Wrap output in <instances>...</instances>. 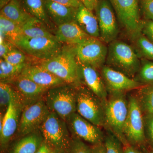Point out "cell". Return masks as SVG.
Listing matches in <instances>:
<instances>
[{
	"instance_id": "d4e9b609",
	"label": "cell",
	"mask_w": 153,
	"mask_h": 153,
	"mask_svg": "<svg viewBox=\"0 0 153 153\" xmlns=\"http://www.w3.org/2000/svg\"><path fill=\"white\" fill-rule=\"evenodd\" d=\"M22 35L30 38H56L44 23L33 17L22 26Z\"/></svg>"
},
{
	"instance_id": "30bf717a",
	"label": "cell",
	"mask_w": 153,
	"mask_h": 153,
	"mask_svg": "<svg viewBox=\"0 0 153 153\" xmlns=\"http://www.w3.org/2000/svg\"><path fill=\"white\" fill-rule=\"evenodd\" d=\"M105 44L100 38L90 37L74 45L77 61L100 70L106 62L108 47Z\"/></svg>"
},
{
	"instance_id": "ba28073f",
	"label": "cell",
	"mask_w": 153,
	"mask_h": 153,
	"mask_svg": "<svg viewBox=\"0 0 153 153\" xmlns=\"http://www.w3.org/2000/svg\"><path fill=\"white\" fill-rule=\"evenodd\" d=\"M120 24L133 41L142 33L143 21L140 16L138 0H109Z\"/></svg>"
},
{
	"instance_id": "cb8c5ba5",
	"label": "cell",
	"mask_w": 153,
	"mask_h": 153,
	"mask_svg": "<svg viewBox=\"0 0 153 153\" xmlns=\"http://www.w3.org/2000/svg\"><path fill=\"white\" fill-rule=\"evenodd\" d=\"M22 4L28 13L40 20L52 31L57 27L50 20L46 10L45 0H22Z\"/></svg>"
},
{
	"instance_id": "e0dca14e",
	"label": "cell",
	"mask_w": 153,
	"mask_h": 153,
	"mask_svg": "<svg viewBox=\"0 0 153 153\" xmlns=\"http://www.w3.org/2000/svg\"><path fill=\"white\" fill-rule=\"evenodd\" d=\"M78 63L80 83L90 89L105 104L108 94L100 72L92 66Z\"/></svg>"
},
{
	"instance_id": "484cf974",
	"label": "cell",
	"mask_w": 153,
	"mask_h": 153,
	"mask_svg": "<svg viewBox=\"0 0 153 153\" xmlns=\"http://www.w3.org/2000/svg\"><path fill=\"white\" fill-rule=\"evenodd\" d=\"M0 41L6 40L13 43L22 35L21 26L1 15H0Z\"/></svg>"
},
{
	"instance_id": "4fadbf2b",
	"label": "cell",
	"mask_w": 153,
	"mask_h": 153,
	"mask_svg": "<svg viewBox=\"0 0 153 153\" xmlns=\"http://www.w3.org/2000/svg\"><path fill=\"white\" fill-rule=\"evenodd\" d=\"M94 11L99 26V38L109 44L115 40L119 33L114 9L109 0H100Z\"/></svg>"
},
{
	"instance_id": "74e56055",
	"label": "cell",
	"mask_w": 153,
	"mask_h": 153,
	"mask_svg": "<svg viewBox=\"0 0 153 153\" xmlns=\"http://www.w3.org/2000/svg\"><path fill=\"white\" fill-rule=\"evenodd\" d=\"M144 116L145 129L153 142V116L146 114Z\"/></svg>"
},
{
	"instance_id": "ac0fdd59",
	"label": "cell",
	"mask_w": 153,
	"mask_h": 153,
	"mask_svg": "<svg viewBox=\"0 0 153 153\" xmlns=\"http://www.w3.org/2000/svg\"><path fill=\"white\" fill-rule=\"evenodd\" d=\"M21 74L38 85L48 89L66 83L38 64L30 63L25 67Z\"/></svg>"
},
{
	"instance_id": "7bdbcfd3",
	"label": "cell",
	"mask_w": 153,
	"mask_h": 153,
	"mask_svg": "<svg viewBox=\"0 0 153 153\" xmlns=\"http://www.w3.org/2000/svg\"><path fill=\"white\" fill-rule=\"evenodd\" d=\"M123 148L124 153H142L132 145H128Z\"/></svg>"
},
{
	"instance_id": "f6af8a7d",
	"label": "cell",
	"mask_w": 153,
	"mask_h": 153,
	"mask_svg": "<svg viewBox=\"0 0 153 153\" xmlns=\"http://www.w3.org/2000/svg\"><path fill=\"white\" fill-rule=\"evenodd\" d=\"M149 153H153V152H150Z\"/></svg>"
},
{
	"instance_id": "7402d4cb",
	"label": "cell",
	"mask_w": 153,
	"mask_h": 153,
	"mask_svg": "<svg viewBox=\"0 0 153 153\" xmlns=\"http://www.w3.org/2000/svg\"><path fill=\"white\" fill-rule=\"evenodd\" d=\"M43 141L39 130L21 137L11 146L9 153H36Z\"/></svg>"
},
{
	"instance_id": "8fae6325",
	"label": "cell",
	"mask_w": 153,
	"mask_h": 153,
	"mask_svg": "<svg viewBox=\"0 0 153 153\" xmlns=\"http://www.w3.org/2000/svg\"><path fill=\"white\" fill-rule=\"evenodd\" d=\"M25 105L16 91L4 114L0 115V145L1 151L7 149L17 133L20 118Z\"/></svg>"
},
{
	"instance_id": "83f0119b",
	"label": "cell",
	"mask_w": 153,
	"mask_h": 153,
	"mask_svg": "<svg viewBox=\"0 0 153 153\" xmlns=\"http://www.w3.org/2000/svg\"><path fill=\"white\" fill-rule=\"evenodd\" d=\"M30 63L20 65H13L6 61L3 58L0 60V79L2 82H7L22 74L25 67Z\"/></svg>"
},
{
	"instance_id": "52a82bcc",
	"label": "cell",
	"mask_w": 153,
	"mask_h": 153,
	"mask_svg": "<svg viewBox=\"0 0 153 153\" xmlns=\"http://www.w3.org/2000/svg\"><path fill=\"white\" fill-rule=\"evenodd\" d=\"M76 112L95 125L105 127L104 103L82 84L76 85Z\"/></svg>"
},
{
	"instance_id": "7c38bea8",
	"label": "cell",
	"mask_w": 153,
	"mask_h": 153,
	"mask_svg": "<svg viewBox=\"0 0 153 153\" xmlns=\"http://www.w3.org/2000/svg\"><path fill=\"white\" fill-rule=\"evenodd\" d=\"M49 112L44 99L24 107L17 132V136L21 137L39 130Z\"/></svg>"
},
{
	"instance_id": "d6a6232c",
	"label": "cell",
	"mask_w": 153,
	"mask_h": 153,
	"mask_svg": "<svg viewBox=\"0 0 153 153\" xmlns=\"http://www.w3.org/2000/svg\"><path fill=\"white\" fill-rule=\"evenodd\" d=\"M1 58L13 65H20L27 62V55L16 47Z\"/></svg>"
},
{
	"instance_id": "8d00e7d4",
	"label": "cell",
	"mask_w": 153,
	"mask_h": 153,
	"mask_svg": "<svg viewBox=\"0 0 153 153\" xmlns=\"http://www.w3.org/2000/svg\"><path fill=\"white\" fill-rule=\"evenodd\" d=\"M16 46L13 43L6 40L0 41V56L3 58Z\"/></svg>"
},
{
	"instance_id": "9c48e42d",
	"label": "cell",
	"mask_w": 153,
	"mask_h": 153,
	"mask_svg": "<svg viewBox=\"0 0 153 153\" xmlns=\"http://www.w3.org/2000/svg\"><path fill=\"white\" fill-rule=\"evenodd\" d=\"M128 111L124 126V134L130 145L142 144L145 139L144 116L135 95L128 97Z\"/></svg>"
},
{
	"instance_id": "2e32d148",
	"label": "cell",
	"mask_w": 153,
	"mask_h": 153,
	"mask_svg": "<svg viewBox=\"0 0 153 153\" xmlns=\"http://www.w3.org/2000/svg\"><path fill=\"white\" fill-rule=\"evenodd\" d=\"M4 82L12 85L25 106L44 99L48 90L22 74Z\"/></svg>"
},
{
	"instance_id": "b9f144b4",
	"label": "cell",
	"mask_w": 153,
	"mask_h": 153,
	"mask_svg": "<svg viewBox=\"0 0 153 153\" xmlns=\"http://www.w3.org/2000/svg\"><path fill=\"white\" fill-rule=\"evenodd\" d=\"M52 149V148L44 140L36 153H49Z\"/></svg>"
},
{
	"instance_id": "277c9868",
	"label": "cell",
	"mask_w": 153,
	"mask_h": 153,
	"mask_svg": "<svg viewBox=\"0 0 153 153\" xmlns=\"http://www.w3.org/2000/svg\"><path fill=\"white\" fill-rule=\"evenodd\" d=\"M44 99L50 112L66 121L76 112V85L66 83L49 88Z\"/></svg>"
},
{
	"instance_id": "4dcf8cb0",
	"label": "cell",
	"mask_w": 153,
	"mask_h": 153,
	"mask_svg": "<svg viewBox=\"0 0 153 153\" xmlns=\"http://www.w3.org/2000/svg\"><path fill=\"white\" fill-rule=\"evenodd\" d=\"M16 91L10 83L0 82V107L1 113L4 114L10 103Z\"/></svg>"
},
{
	"instance_id": "4316f807",
	"label": "cell",
	"mask_w": 153,
	"mask_h": 153,
	"mask_svg": "<svg viewBox=\"0 0 153 153\" xmlns=\"http://www.w3.org/2000/svg\"><path fill=\"white\" fill-rule=\"evenodd\" d=\"M137 90L135 95L143 112L153 116V85H143Z\"/></svg>"
},
{
	"instance_id": "836d02e7",
	"label": "cell",
	"mask_w": 153,
	"mask_h": 153,
	"mask_svg": "<svg viewBox=\"0 0 153 153\" xmlns=\"http://www.w3.org/2000/svg\"><path fill=\"white\" fill-rule=\"evenodd\" d=\"M72 137L71 146L68 153H91V147L88 146L82 140Z\"/></svg>"
},
{
	"instance_id": "6da1fadb",
	"label": "cell",
	"mask_w": 153,
	"mask_h": 153,
	"mask_svg": "<svg viewBox=\"0 0 153 153\" xmlns=\"http://www.w3.org/2000/svg\"><path fill=\"white\" fill-rule=\"evenodd\" d=\"M38 64L67 84L76 85L81 84L74 45L63 46L55 57Z\"/></svg>"
},
{
	"instance_id": "ab89813d",
	"label": "cell",
	"mask_w": 153,
	"mask_h": 153,
	"mask_svg": "<svg viewBox=\"0 0 153 153\" xmlns=\"http://www.w3.org/2000/svg\"><path fill=\"white\" fill-rule=\"evenodd\" d=\"M100 0H80L86 8L93 12Z\"/></svg>"
},
{
	"instance_id": "8992f818",
	"label": "cell",
	"mask_w": 153,
	"mask_h": 153,
	"mask_svg": "<svg viewBox=\"0 0 153 153\" xmlns=\"http://www.w3.org/2000/svg\"><path fill=\"white\" fill-rule=\"evenodd\" d=\"M13 44L26 55L39 60L40 63L55 57L63 47V44L56 38H33L23 35L18 37Z\"/></svg>"
},
{
	"instance_id": "e575fe53",
	"label": "cell",
	"mask_w": 153,
	"mask_h": 153,
	"mask_svg": "<svg viewBox=\"0 0 153 153\" xmlns=\"http://www.w3.org/2000/svg\"><path fill=\"white\" fill-rule=\"evenodd\" d=\"M140 7L146 20L153 22V0H141Z\"/></svg>"
},
{
	"instance_id": "7a4b0ae2",
	"label": "cell",
	"mask_w": 153,
	"mask_h": 153,
	"mask_svg": "<svg viewBox=\"0 0 153 153\" xmlns=\"http://www.w3.org/2000/svg\"><path fill=\"white\" fill-rule=\"evenodd\" d=\"M105 126L120 140L123 146L130 145L124 134V126L128 111V99L126 93L108 94L104 104Z\"/></svg>"
},
{
	"instance_id": "d590c367",
	"label": "cell",
	"mask_w": 153,
	"mask_h": 153,
	"mask_svg": "<svg viewBox=\"0 0 153 153\" xmlns=\"http://www.w3.org/2000/svg\"><path fill=\"white\" fill-rule=\"evenodd\" d=\"M142 33L153 44V22L150 20L143 21Z\"/></svg>"
},
{
	"instance_id": "3957f363",
	"label": "cell",
	"mask_w": 153,
	"mask_h": 153,
	"mask_svg": "<svg viewBox=\"0 0 153 153\" xmlns=\"http://www.w3.org/2000/svg\"><path fill=\"white\" fill-rule=\"evenodd\" d=\"M107 66L134 79L140 67L139 57L133 48L123 41H114L108 47Z\"/></svg>"
},
{
	"instance_id": "ee69618b",
	"label": "cell",
	"mask_w": 153,
	"mask_h": 153,
	"mask_svg": "<svg viewBox=\"0 0 153 153\" xmlns=\"http://www.w3.org/2000/svg\"><path fill=\"white\" fill-rule=\"evenodd\" d=\"M49 153H66L63 151L55 149H52L51 152Z\"/></svg>"
},
{
	"instance_id": "5bb4252c",
	"label": "cell",
	"mask_w": 153,
	"mask_h": 153,
	"mask_svg": "<svg viewBox=\"0 0 153 153\" xmlns=\"http://www.w3.org/2000/svg\"><path fill=\"white\" fill-rule=\"evenodd\" d=\"M66 122L72 137L92 145L104 142L105 135L101 127L86 120L77 112L71 114Z\"/></svg>"
},
{
	"instance_id": "60d3db41",
	"label": "cell",
	"mask_w": 153,
	"mask_h": 153,
	"mask_svg": "<svg viewBox=\"0 0 153 153\" xmlns=\"http://www.w3.org/2000/svg\"><path fill=\"white\" fill-rule=\"evenodd\" d=\"M91 153H105L104 143L92 145L91 146Z\"/></svg>"
},
{
	"instance_id": "d6986e66",
	"label": "cell",
	"mask_w": 153,
	"mask_h": 153,
	"mask_svg": "<svg viewBox=\"0 0 153 153\" xmlns=\"http://www.w3.org/2000/svg\"><path fill=\"white\" fill-rule=\"evenodd\" d=\"M54 35L57 41L67 45H76L91 37L82 30L75 21L57 26Z\"/></svg>"
},
{
	"instance_id": "1f68e13d",
	"label": "cell",
	"mask_w": 153,
	"mask_h": 153,
	"mask_svg": "<svg viewBox=\"0 0 153 153\" xmlns=\"http://www.w3.org/2000/svg\"><path fill=\"white\" fill-rule=\"evenodd\" d=\"M107 131L103 142L105 153H124L123 144L113 134Z\"/></svg>"
},
{
	"instance_id": "5b68a950",
	"label": "cell",
	"mask_w": 153,
	"mask_h": 153,
	"mask_svg": "<svg viewBox=\"0 0 153 153\" xmlns=\"http://www.w3.org/2000/svg\"><path fill=\"white\" fill-rule=\"evenodd\" d=\"M39 131L44 141L52 149L68 153L72 137L66 121L56 114L50 112Z\"/></svg>"
},
{
	"instance_id": "44dd1931",
	"label": "cell",
	"mask_w": 153,
	"mask_h": 153,
	"mask_svg": "<svg viewBox=\"0 0 153 153\" xmlns=\"http://www.w3.org/2000/svg\"><path fill=\"white\" fill-rule=\"evenodd\" d=\"M75 21L88 36L100 38V33L97 18L92 11L86 8L83 4L77 9Z\"/></svg>"
},
{
	"instance_id": "9a60e30c",
	"label": "cell",
	"mask_w": 153,
	"mask_h": 153,
	"mask_svg": "<svg viewBox=\"0 0 153 153\" xmlns=\"http://www.w3.org/2000/svg\"><path fill=\"white\" fill-rule=\"evenodd\" d=\"M108 94L126 93L144 85L135 79L105 65L100 70Z\"/></svg>"
},
{
	"instance_id": "ffe728a7",
	"label": "cell",
	"mask_w": 153,
	"mask_h": 153,
	"mask_svg": "<svg viewBox=\"0 0 153 153\" xmlns=\"http://www.w3.org/2000/svg\"><path fill=\"white\" fill-rule=\"evenodd\" d=\"M45 7L48 16L56 26L75 21L77 9L45 0Z\"/></svg>"
},
{
	"instance_id": "f546056e",
	"label": "cell",
	"mask_w": 153,
	"mask_h": 153,
	"mask_svg": "<svg viewBox=\"0 0 153 153\" xmlns=\"http://www.w3.org/2000/svg\"><path fill=\"white\" fill-rule=\"evenodd\" d=\"M137 55L143 59L153 61V44L141 33L134 40Z\"/></svg>"
},
{
	"instance_id": "f35d334b",
	"label": "cell",
	"mask_w": 153,
	"mask_h": 153,
	"mask_svg": "<svg viewBox=\"0 0 153 153\" xmlns=\"http://www.w3.org/2000/svg\"><path fill=\"white\" fill-rule=\"evenodd\" d=\"M50 1L76 9L78 8L82 4L80 0H50Z\"/></svg>"
},
{
	"instance_id": "603a6c76",
	"label": "cell",
	"mask_w": 153,
	"mask_h": 153,
	"mask_svg": "<svg viewBox=\"0 0 153 153\" xmlns=\"http://www.w3.org/2000/svg\"><path fill=\"white\" fill-rule=\"evenodd\" d=\"M0 15L21 27L32 17L25 10L22 0H10L1 9Z\"/></svg>"
},
{
	"instance_id": "f1b7e54d",
	"label": "cell",
	"mask_w": 153,
	"mask_h": 153,
	"mask_svg": "<svg viewBox=\"0 0 153 153\" xmlns=\"http://www.w3.org/2000/svg\"><path fill=\"white\" fill-rule=\"evenodd\" d=\"M144 85H153V61L143 59L139 71L134 78Z\"/></svg>"
}]
</instances>
